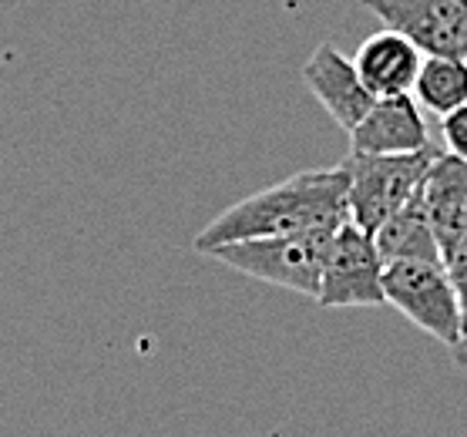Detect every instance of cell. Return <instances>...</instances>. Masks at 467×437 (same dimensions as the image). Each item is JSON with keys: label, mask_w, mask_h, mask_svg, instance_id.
Segmentation results:
<instances>
[{"label": "cell", "mask_w": 467, "mask_h": 437, "mask_svg": "<svg viewBox=\"0 0 467 437\" xmlns=\"http://www.w3.org/2000/svg\"><path fill=\"white\" fill-rule=\"evenodd\" d=\"M383 297L427 337L447 350L464 337V313L441 259H390L383 263Z\"/></svg>", "instance_id": "cell-4"}, {"label": "cell", "mask_w": 467, "mask_h": 437, "mask_svg": "<svg viewBox=\"0 0 467 437\" xmlns=\"http://www.w3.org/2000/svg\"><path fill=\"white\" fill-rule=\"evenodd\" d=\"M414 98L424 111L444 118L447 111L467 105V57H444L427 54L417 75Z\"/></svg>", "instance_id": "cell-12"}, {"label": "cell", "mask_w": 467, "mask_h": 437, "mask_svg": "<svg viewBox=\"0 0 467 437\" xmlns=\"http://www.w3.org/2000/svg\"><path fill=\"white\" fill-rule=\"evenodd\" d=\"M427 219L434 225L437 243L444 249L467 229V161L441 151L420 185Z\"/></svg>", "instance_id": "cell-10"}, {"label": "cell", "mask_w": 467, "mask_h": 437, "mask_svg": "<svg viewBox=\"0 0 467 437\" xmlns=\"http://www.w3.org/2000/svg\"><path fill=\"white\" fill-rule=\"evenodd\" d=\"M383 27L404 34L427 54L467 57V0H363Z\"/></svg>", "instance_id": "cell-6"}, {"label": "cell", "mask_w": 467, "mask_h": 437, "mask_svg": "<svg viewBox=\"0 0 467 437\" xmlns=\"http://www.w3.org/2000/svg\"><path fill=\"white\" fill-rule=\"evenodd\" d=\"M451 357H454L457 367H464L467 370V330H464V337L457 340V347H451Z\"/></svg>", "instance_id": "cell-15"}, {"label": "cell", "mask_w": 467, "mask_h": 437, "mask_svg": "<svg viewBox=\"0 0 467 437\" xmlns=\"http://www.w3.org/2000/svg\"><path fill=\"white\" fill-rule=\"evenodd\" d=\"M353 65L360 71L363 85L370 88L377 98L414 95L417 75H420V65H424V51L410 37L383 27V31L370 34L360 44Z\"/></svg>", "instance_id": "cell-9"}, {"label": "cell", "mask_w": 467, "mask_h": 437, "mask_svg": "<svg viewBox=\"0 0 467 437\" xmlns=\"http://www.w3.org/2000/svg\"><path fill=\"white\" fill-rule=\"evenodd\" d=\"M441 135H444V149L467 161V105L454 108L441 118Z\"/></svg>", "instance_id": "cell-14"}, {"label": "cell", "mask_w": 467, "mask_h": 437, "mask_svg": "<svg viewBox=\"0 0 467 437\" xmlns=\"http://www.w3.org/2000/svg\"><path fill=\"white\" fill-rule=\"evenodd\" d=\"M441 263H444L447 276L454 283L457 299H461V313H464V330H467V229L457 235L454 243L441 249Z\"/></svg>", "instance_id": "cell-13"}, {"label": "cell", "mask_w": 467, "mask_h": 437, "mask_svg": "<svg viewBox=\"0 0 467 437\" xmlns=\"http://www.w3.org/2000/svg\"><path fill=\"white\" fill-rule=\"evenodd\" d=\"M424 185V182H420ZM377 239V249H380L383 263L390 259H441V243H437V233L431 219H427L424 199H420V189L414 192V199L393 213L387 223L373 233Z\"/></svg>", "instance_id": "cell-11"}, {"label": "cell", "mask_w": 467, "mask_h": 437, "mask_svg": "<svg viewBox=\"0 0 467 437\" xmlns=\"http://www.w3.org/2000/svg\"><path fill=\"white\" fill-rule=\"evenodd\" d=\"M437 155L441 151L431 149V145L420 151H404V155L350 151L340 161L347 169V179H350V189H347L350 223H357L367 233H377L393 213H400L414 199Z\"/></svg>", "instance_id": "cell-3"}, {"label": "cell", "mask_w": 467, "mask_h": 437, "mask_svg": "<svg viewBox=\"0 0 467 437\" xmlns=\"http://www.w3.org/2000/svg\"><path fill=\"white\" fill-rule=\"evenodd\" d=\"M431 145L424 108L414 95L377 98L373 108L350 129V151L360 155H404Z\"/></svg>", "instance_id": "cell-7"}, {"label": "cell", "mask_w": 467, "mask_h": 437, "mask_svg": "<svg viewBox=\"0 0 467 437\" xmlns=\"http://www.w3.org/2000/svg\"><path fill=\"white\" fill-rule=\"evenodd\" d=\"M329 239H333V233H327V229L293 235H263V239H239V243L215 245L205 256L219 259L243 276L263 279V283L317 299Z\"/></svg>", "instance_id": "cell-2"}, {"label": "cell", "mask_w": 467, "mask_h": 437, "mask_svg": "<svg viewBox=\"0 0 467 437\" xmlns=\"http://www.w3.org/2000/svg\"><path fill=\"white\" fill-rule=\"evenodd\" d=\"M383 256L373 233L347 223L333 233L329 253L323 263L317 307L319 309H353V307H383Z\"/></svg>", "instance_id": "cell-5"}, {"label": "cell", "mask_w": 467, "mask_h": 437, "mask_svg": "<svg viewBox=\"0 0 467 437\" xmlns=\"http://www.w3.org/2000/svg\"><path fill=\"white\" fill-rule=\"evenodd\" d=\"M303 81L317 95L319 105L327 108V115L347 131L357 129V121L377 101V95L363 85L357 65L350 57H343L333 44H323L309 54L306 65H303Z\"/></svg>", "instance_id": "cell-8"}, {"label": "cell", "mask_w": 467, "mask_h": 437, "mask_svg": "<svg viewBox=\"0 0 467 437\" xmlns=\"http://www.w3.org/2000/svg\"><path fill=\"white\" fill-rule=\"evenodd\" d=\"M347 169H309L249 195L243 203L219 213L202 233L195 235V253H209L215 245L239 243V239H263V235H293L327 229L337 233L350 219L347 205Z\"/></svg>", "instance_id": "cell-1"}]
</instances>
